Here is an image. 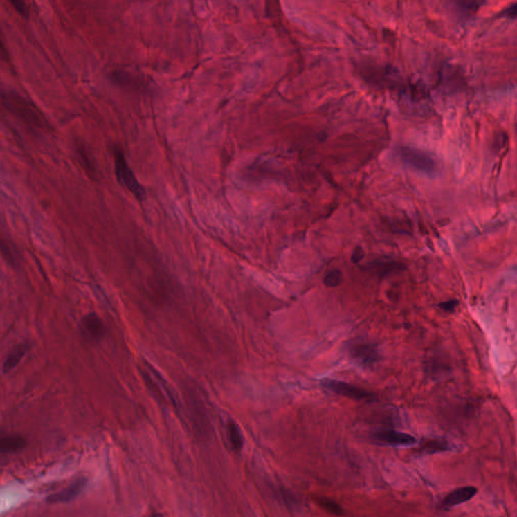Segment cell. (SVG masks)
<instances>
[{"label":"cell","instance_id":"1","mask_svg":"<svg viewBox=\"0 0 517 517\" xmlns=\"http://www.w3.org/2000/svg\"><path fill=\"white\" fill-rule=\"evenodd\" d=\"M1 102L10 114L17 116L19 120L26 123L28 127H34L39 131H49L50 125L44 114L39 111L34 103L30 102L24 96L15 92H8V93L2 94Z\"/></svg>","mask_w":517,"mask_h":517},{"label":"cell","instance_id":"2","mask_svg":"<svg viewBox=\"0 0 517 517\" xmlns=\"http://www.w3.org/2000/svg\"><path fill=\"white\" fill-rule=\"evenodd\" d=\"M114 170H116V178L120 183L127 189L131 194L140 200L145 201L147 198V192L144 186L140 184L136 179L135 174L129 167V163L125 159V154L122 149H116L114 151Z\"/></svg>","mask_w":517,"mask_h":517},{"label":"cell","instance_id":"3","mask_svg":"<svg viewBox=\"0 0 517 517\" xmlns=\"http://www.w3.org/2000/svg\"><path fill=\"white\" fill-rule=\"evenodd\" d=\"M321 385L334 394L343 396V397L349 398L355 401L371 402L377 400V396L373 392H370L366 389L349 384V383L325 379L321 381Z\"/></svg>","mask_w":517,"mask_h":517},{"label":"cell","instance_id":"4","mask_svg":"<svg viewBox=\"0 0 517 517\" xmlns=\"http://www.w3.org/2000/svg\"><path fill=\"white\" fill-rule=\"evenodd\" d=\"M399 156L406 165L419 172L428 174V175L437 173V162L433 159L431 156L421 149L411 148V147H402L399 149Z\"/></svg>","mask_w":517,"mask_h":517},{"label":"cell","instance_id":"5","mask_svg":"<svg viewBox=\"0 0 517 517\" xmlns=\"http://www.w3.org/2000/svg\"><path fill=\"white\" fill-rule=\"evenodd\" d=\"M347 352L350 357L365 368H372L381 359L377 345L362 341L352 343L347 347Z\"/></svg>","mask_w":517,"mask_h":517},{"label":"cell","instance_id":"6","mask_svg":"<svg viewBox=\"0 0 517 517\" xmlns=\"http://www.w3.org/2000/svg\"><path fill=\"white\" fill-rule=\"evenodd\" d=\"M371 439L380 446H408L417 443V439L413 435L392 430L376 431L372 433Z\"/></svg>","mask_w":517,"mask_h":517},{"label":"cell","instance_id":"7","mask_svg":"<svg viewBox=\"0 0 517 517\" xmlns=\"http://www.w3.org/2000/svg\"><path fill=\"white\" fill-rule=\"evenodd\" d=\"M87 482L88 480L85 477H80V478L76 479L68 487L50 495L47 498V502L51 503V505L71 502L87 487Z\"/></svg>","mask_w":517,"mask_h":517},{"label":"cell","instance_id":"8","mask_svg":"<svg viewBox=\"0 0 517 517\" xmlns=\"http://www.w3.org/2000/svg\"><path fill=\"white\" fill-rule=\"evenodd\" d=\"M477 492L478 490L474 486H464V487L453 490L442 501V508L444 510H448L455 506L468 502L477 494Z\"/></svg>","mask_w":517,"mask_h":517},{"label":"cell","instance_id":"9","mask_svg":"<svg viewBox=\"0 0 517 517\" xmlns=\"http://www.w3.org/2000/svg\"><path fill=\"white\" fill-rule=\"evenodd\" d=\"M82 331L87 338L90 340H100L105 334V327L103 321L99 318L98 314H89L83 318Z\"/></svg>","mask_w":517,"mask_h":517},{"label":"cell","instance_id":"10","mask_svg":"<svg viewBox=\"0 0 517 517\" xmlns=\"http://www.w3.org/2000/svg\"><path fill=\"white\" fill-rule=\"evenodd\" d=\"M485 0H450L451 6L461 19L474 17L483 6Z\"/></svg>","mask_w":517,"mask_h":517},{"label":"cell","instance_id":"11","mask_svg":"<svg viewBox=\"0 0 517 517\" xmlns=\"http://www.w3.org/2000/svg\"><path fill=\"white\" fill-rule=\"evenodd\" d=\"M26 439L17 433H0V452L17 453L26 448Z\"/></svg>","mask_w":517,"mask_h":517},{"label":"cell","instance_id":"12","mask_svg":"<svg viewBox=\"0 0 517 517\" xmlns=\"http://www.w3.org/2000/svg\"><path fill=\"white\" fill-rule=\"evenodd\" d=\"M28 349H30V345L26 344V343L17 345L8 354V358L6 359L3 365H2V371H3V373H10L12 370L15 369L21 363L24 357H25Z\"/></svg>","mask_w":517,"mask_h":517},{"label":"cell","instance_id":"13","mask_svg":"<svg viewBox=\"0 0 517 517\" xmlns=\"http://www.w3.org/2000/svg\"><path fill=\"white\" fill-rule=\"evenodd\" d=\"M452 450L451 444L446 439H424L420 444L419 450V454L420 456L424 455H433L435 453L446 452V451Z\"/></svg>","mask_w":517,"mask_h":517},{"label":"cell","instance_id":"14","mask_svg":"<svg viewBox=\"0 0 517 517\" xmlns=\"http://www.w3.org/2000/svg\"><path fill=\"white\" fill-rule=\"evenodd\" d=\"M76 153L77 156H78L79 160H80L81 166L84 168V170L87 171L88 175H96V168L93 160H92V156L90 155L87 147H85L82 143H77Z\"/></svg>","mask_w":517,"mask_h":517},{"label":"cell","instance_id":"15","mask_svg":"<svg viewBox=\"0 0 517 517\" xmlns=\"http://www.w3.org/2000/svg\"><path fill=\"white\" fill-rule=\"evenodd\" d=\"M228 435L232 448H234L235 452H239L244 446L243 435H242L239 426L234 421L228 422Z\"/></svg>","mask_w":517,"mask_h":517},{"label":"cell","instance_id":"16","mask_svg":"<svg viewBox=\"0 0 517 517\" xmlns=\"http://www.w3.org/2000/svg\"><path fill=\"white\" fill-rule=\"evenodd\" d=\"M316 501L323 510L329 512V514L336 516H345V511L342 506L333 500V499L327 498V497H318V498L316 499Z\"/></svg>","mask_w":517,"mask_h":517},{"label":"cell","instance_id":"17","mask_svg":"<svg viewBox=\"0 0 517 517\" xmlns=\"http://www.w3.org/2000/svg\"><path fill=\"white\" fill-rule=\"evenodd\" d=\"M344 281V276L341 270H331L325 277H323V284L329 288H336L340 286Z\"/></svg>","mask_w":517,"mask_h":517},{"label":"cell","instance_id":"18","mask_svg":"<svg viewBox=\"0 0 517 517\" xmlns=\"http://www.w3.org/2000/svg\"><path fill=\"white\" fill-rule=\"evenodd\" d=\"M0 252H1V254L6 257V259L8 260V262H10V263H15V255H13L12 248H10V246L8 245V243H6L1 237H0Z\"/></svg>","mask_w":517,"mask_h":517},{"label":"cell","instance_id":"19","mask_svg":"<svg viewBox=\"0 0 517 517\" xmlns=\"http://www.w3.org/2000/svg\"><path fill=\"white\" fill-rule=\"evenodd\" d=\"M12 4L13 8L17 10L21 17H28V6H26L25 0H8Z\"/></svg>","mask_w":517,"mask_h":517},{"label":"cell","instance_id":"20","mask_svg":"<svg viewBox=\"0 0 517 517\" xmlns=\"http://www.w3.org/2000/svg\"><path fill=\"white\" fill-rule=\"evenodd\" d=\"M457 305H459V301L448 300L444 301V302L439 303V307L446 312H454L455 310H456Z\"/></svg>","mask_w":517,"mask_h":517},{"label":"cell","instance_id":"21","mask_svg":"<svg viewBox=\"0 0 517 517\" xmlns=\"http://www.w3.org/2000/svg\"><path fill=\"white\" fill-rule=\"evenodd\" d=\"M363 258H364V250H363L362 246H356V248H354L353 253H352V262H353L354 264H358L362 261Z\"/></svg>","mask_w":517,"mask_h":517},{"label":"cell","instance_id":"22","mask_svg":"<svg viewBox=\"0 0 517 517\" xmlns=\"http://www.w3.org/2000/svg\"><path fill=\"white\" fill-rule=\"evenodd\" d=\"M516 17V4H511V6L506 8L500 13V17H506V19H514Z\"/></svg>","mask_w":517,"mask_h":517}]
</instances>
